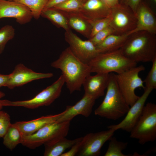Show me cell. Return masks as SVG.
<instances>
[{
	"label": "cell",
	"instance_id": "30",
	"mask_svg": "<svg viewBox=\"0 0 156 156\" xmlns=\"http://www.w3.org/2000/svg\"><path fill=\"white\" fill-rule=\"evenodd\" d=\"M115 34L113 29L110 26L99 31L89 40L96 46L103 42L109 36Z\"/></svg>",
	"mask_w": 156,
	"mask_h": 156
},
{
	"label": "cell",
	"instance_id": "25",
	"mask_svg": "<svg viewBox=\"0 0 156 156\" xmlns=\"http://www.w3.org/2000/svg\"><path fill=\"white\" fill-rule=\"evenodd\" d=\"M21 4L30 11L33 17L38 19L49 0H9Z\"/></svg>",
	"mask_w": 156,
	"mask_h": 156
},
{
	"label": "cell",
	"instance_id": "39",
	"mask_svg": "<svg viewBox=\"0 0 156 156\" xmlns=\"http://www.w3.org/2000/svg\"><path fill=\"white\" fill-rule=\"evenodd\" d=\"M152 4L155 5L156 3V0H150Z\"/></svg>",
	"mask_w": 156,
	"mask_h": 156
},
{
	"label": "cell",
	"instance_id": "32",
	"mask_svg": "<svg viewBox=\"0 0 156 156\" xmlns=\"http://www.w3.org/2000/svg\"><path fill=\"white\" fill-rule=\"evenodd\" d=\"M9 115L0 110V138H3L12 123Z\"/></svg>",
	"mask_w": 156,
	"mask_h": 156
},
{
	"label": "cell",
	"instance_id": "18",
	"mask_svg": "<svg viewBox=\"0 0 156 156\" xmlns=\"http://www.w3.org/2000/svg\"><path fill=\"white\" fill-rule=\"evenodd\" d=\"M111 11L104 0H86L79 12L93 23L109 16Z\"/></svg>",
	"mask_w": 156,
	"mask_h": 156
},
{
	"label": "cell",
	"instance_id": "7",
	"mask_svg": "<svg viewBox=\"0 0 156 156\" xmlns=\"http://www.w3.org/2000/svg\"><path fill=\"white\" fill-rule=\"evenodd\" d=\"M145 70L142 65L136 66L120 73L115 74L119 88L130 107L139 97L135 93V89L139 88L145 89L144 81L139 76V73Z\"/></svg>",
	"mask_w": 156,
	"mask_h": 156
},
{
	"label": "cell",
	"instance_id": "2",
	"mask_svg": "<svg viewBox=\"0 0 156 156\" xmlns=\"http://www.w3.org/2000/svg\"><path fill=\"white\" fill-rule=\"evenodd\" d=\"M126 57L137 63L152 62L156 57V35L145 31L134 32L119 49Z\"/></svg>",
	"mask_w": 156,
	"mask_h": 156
},
{
	"label": "cell",
	"instance_id": "28",
	"mask_svg": "<svg viewBox=\"0 0 156 156\" xmlns=\"http://www.w3.org/2000/svg\"><path fill=\"white\" fill-rule=\"evenodd\" d=\"M83 2L81 0H66L53 8L66 12H78L81 9Z\"/></svg>",
	"mask_w": 156,
	"mask_h": 156
},
{
	"label": "cell",
	"instance_id": "22",
	"mask_svg": "<svg viewBox=\"0 0 156 156\" xmlns=\"http://www.w3.org/2000/svg\"><path fill=\"white\" fill-rule=\"evenodd\" d=\"M78 138L70 140L64 137L52 144L44 145L45 150L44 155L61 156L66 150L70 148Z\"/></svg>",
	"mask_w": 156,
	"mask_h": 156
},
{
	"label": "cell",
	"instance_id": "6",
	"mask_svg": "<svg viewBox=\"0 0 156 156\" xmlns=\"http://www.w3.org/2000/svg\"><path fill=\"white\" fill-rule=\"evenodd\" d=\"M130 137L144 144L156 139V105L151 102L145 105L141 116L131 132Z\"/></svg>",
	"mask_w": 156,
	"mask_h": 156
},
{
	"label": "cell",
	"instance_id": "31",
	"mask_svg": "<svg viewBox=\"0 0 156 156\" xmlns=\"http://www.w3.org/2000/svg\"><path fill=\"white\" fill-rule=\"evenodd\" d=\"M110 22V14L106 17L93 21L92 23L90 38L99 31L109 26Z\"/></svg>",
	"mask_w": 156,
	"mask_h": 156
},
{
	"label": "cell",
	"instance_id": "14",
	"mask_svg": "<svg viewBox=\"0 0 156 156\" xmlns=\"http://www.w3.org/2000/svg\"><path fill=\"white\" fill-rule=\"evenodd\" d=\"M3 18H15L17 22L23 25L33 17L30 10L24 5L13 1L0 0V19Z\"/></svg>",
	"mask_w": 156,
	"mask_h": 156
},
{
	"label": "cell",
	"instance_id": "13",
	"mask_svg": "<svg viewBox=\"0 0 156 156\" xmlns=\"http://www.w3.org/2000/svg\"><path fill=\"white\" fill-rule=\"evenodd\" d=\"M9 75L5 87L11 89L36 80L51 78L53 76L52 73L35 72L22 64L17 65L12 73Z\"/></svg>",
	"mask_w": 156,
	"mask_h": 156
},
{
	"label": "cell",
	"instance_id": "26",
	"mask_svg": "<svg viewBox=\"0 0 156 156\" xmlns=\"http://www.w3.org/2000/svg\"><path fill=\"white\" fill-rule=\"evenodd\" d=\"M109 140L107 149L105 156H128L122 153V151L125 149L128 143L118 141L115 137L112 136Z\"/></svg>",
	"mask_w": 156,
	"mask_h": 156
},
{
	"label": "cell",
	"instance_id": "29",
	"mask_svg": "<svg viewBox=\"0 0 156 156\" xmlns=\"http://www.w3.org/2000/svg\"><path fill=\"white\" fill-rule=\"evenodd\" d=\"M151 69L144 81L145 88H156V57L152 61Z\"/></svg>",
	"mask_w": 156,
	"mask_h": 156
},
{
	"label": "cell",
	"instance_id": "24",
	"mask_svg": "<svg viewBox=\"0 0 156 156\" xmlns=\"http://www.w3.org/2000/svg\"><path fill=\"white\" fill-rule=\"evenodd\" d=\"M23 135L15 123L11 124L3 138V144L10 150L14 149L21 144Z\"/></svg>",
	"mask_w": 156,
	"mask_h": 156
},
{
	"label": "cell",
	"instance_id": "35",
	"mask_svg": "<svg viewBox=\"0 0 156 156\" xmlns=\"http://www.w3.org/2000/svg\"><path fill=\"white\" fill-rule=\"evenodd\" d=\"M66 0H49L44 8H53L62 3Z\"/></svg>",
	"mask_w": 156,
	"mask_h": 156
},
{
	"label": "cell",
	"instance_id": "10",
	"mask_svg": "<svg viewBox=\"0 0 156 156\" xmlns=\"http://www.w3.org/2000/svg\"><path fill=\"white\" fill-rule=\"evenodd\" d=\"M64 36L72 53L85 63L88 64L99 53L96 46L89 40H82L70 29L65 31Z\"/></svg>",
	"mask_w": 156,
	"mask_h": 156
},
{
	"label": "cell",
	"instance_id": "4",
	"mask_svg": "<svg viewBox=\"0 0 156 156\" xmlns=\"http://www.w3.org/2000/svg\"><path fill=\"white\" fill-rule=\"evenodd\" d=\"M70 122L56 121L48 124L31 134L23 135L21 144L34 149L43 144H52L66 137L68 132Z\"/></svg>",
	"mask_w": 156,
	"mask_h": 156
},
{
	"label": "cell",
	"instance_id": "37",
	"mask_svg": "<svg viewBox=\"0 0 156 156\" xmlns=\"http://www.w3.org/2000/svg\"><path fill=\"white\" fill-rule=\"evenodd\" d=\"M104 1L111 8L119 4V0H104Z\"/></svg>",
	"mask_w": 156,
	"mask_h": 156
},
{
	"label": "cell",
	"instance_id": "11",
	"mask_svg": "<svg viewBox=\"0 0 156 156\" xmlns=\"http://www.w3.org/2000/svg\"><path fill=\"white\" fill-rule=\"evenodd\" d=\"M116 131L108 130L94 133H90L82 137L79 151L77 155L98 156L104 144L112 136Z\"/></svg>",
	"mask_w": 156,
	"mask_h": 156
},
{
	"label": "cell",
	"instance_id": "38",
	"mask_svg": "<svg viewBox=\"0 0 156 156\" xmlns=\"http://www.w3.org/2000/svg\"><path fill=\"white\" fill-rule=\"evenodd\" d=\"M5 96V94L3 92L0 91V110H1L4 107L3 100H1V99Z\"/></svg>",
	"mask_w": 156,
	"mask_h": 156
},
{
	"label": "cell",
	"instance_id": "20",
	"mask_svg": "<svg viewBox=\"0 0 156 156\" xmlns=\"http://www.w3.org/2000/svg\"><path fill=\"white\" fill-rule=\"evenodd\" d=\"M62 112L55 115L43 116L28 121H18L15 123L21 131L23 135L31 134L47 125L57 121Z\"/></svg>",
	"mask_w": 156,
	"mask_h": 156
},
{
	"label": "cell",
	"instance_id": "3",
	"mask_svg": "<svg viewBox=\"0 0 156 156\" xmlns=\"http://www.w3.org/2000/svg\"><path fill=\"white\" fill-rule=\"evenodd\" d=\"M105 97L100 105L95 109L96 115L107 119L116 120L126 115L130 107L121 92L115 76L109 73V81Z\"/></svg>",
	"mask_w": 156,
	"mask_h": 156
},
{
	"label": "cell",
	"instance_id": "12",
	"mask_svg": "<svg viewBox=\"0 0 156 156\" xmlns=\"http://www.w3.org/2000/svg\"><path fill=\"white\" fill-rule=\"evenodd\" d=\"M153 90L151 88H145L142 94L130 107L123 119L117 124L109 126L108 128L116 131L121 129L130 132L139 119L146 102Z\"/></svg>",
	"mask_w": 156,
	"mask_h": 156
},
{
	"label": "cell",
	"instance_id": "36",
	"mask_svg": "<svg viewBox=\"0 0 156 156\" xmlns=\"http://www.w3.org/2000/svg\"><path fill=\"white\" fill-rule=\"evenodd\" d=\"M9 77V75H3L0 74V88L5 87Z\"/></svg>",
	"mask_w": 156,
	"mask_h": 156
},
{
	"label": "cell",
	"instance_id": "9",
	"mask_svg": "<svg viewBox=\"0 0 156 156\" xmlns=\"http://www.w3.org/2000/svg\"><path fill=\"white\" fill-rule=\"evenodd\" d=\"M109 26L115 34L121 35L134 31L137 26L136 15L129 7L119 3L111 8Z\"/></svg>",
	"mask_w": 156,
	"mask_h": 156
},
{
	"label": "cell",
	"instance_id": "8",
	"mask_svg": "<svg viewBox=\"0 0 156 156\" xmlns=\"http://www.w3.org/2000/svg\"><path fill=\"white\" fill-rule=\"evenodd\" d=\"M64 83L63 77L61 75L53 84L39 92L33 98L27 100L17 101L5 99L4 106L22 107L34 109L40 107L49 105L60 96Z\"/></svg>",
	"mask_w": 156,
	"mask_h": 156
},
{
	"label": "cell",
	"instance_id": "23",
	"mask_svg": "<svg viewBox=\"0 0 156 156\" xmlns=\"http://www.w3.org/2000/svg\"><path fill=\"white\" fill-rule=\"evenodd\" d=\"M41 16L48 19L57 27L62 28L65 31L70 29L65 16L59 10L53 7L44 8Z\"/></svg>",
	"mask_w": 156,
	"mask_h": 156
},
{
	"label": "cell",
	"instance_id": "27",
	"mask_svg": "<svg viewBox=\"0 0 156 156\" xmlns=\"http://www.w3.org/2000/svg\"><path fill=\"white\" fill-rule=\"evenodd\" d=\"M15 31L14 28L9 25H6L0 29V54L3 52L8 42L14 38Z\"/></svg>",
	"mask_w": 156,
	"mask_h": 156
},
{
	"label": "cell",
	"instance_id": "33",
	"mask_svg": "<svg viewBox=\"0 0 156 156\" xmlns=\"http://www.w3.org/2000/svg\"><path fill=\"white\" fill-rule=\"evenodd\" d=\"M82 137L79 138L77 141L67 152H64L61 156H74L77 155L79 149Z\"/></svg>",
	"mask_w": 156,
	"mask_h": 156
},
{
	"label": "cell",
	"instance_id": "21",
	"mask_svg": "<svg viewBox=\"0 0 156 156\" xmlns=\"http://www.w3.org/2000/svg\"><path fill=\"white\" fill-rule=\"evenodd\" d=\"M133 32V31H132L121 35L114 34L110 35L101 43L96 46V49L99 53L119 49L129 36Z\"/></svg>",
	"mask_w": 156,
	"mask_h": 156
},
{
	"label": "cell",
	"instance_id": "1",
	"mask_svg": "<svg viewBox=\"0 0 156 156\" xmlns=\"http://www.w3.org/2000/svg\"><path fill=\"white\" fill-rule=\"evenodd\" d=\"M51 65L61 71L65 83L70 94L80 91L85 79L91 73L89 65L78 59L69 47L62 52Z\"/></svg>",
	"mask_w": 156,
	"mask_h": 156
},
{
	"label": "cell",
	"instance_id": "15",
	"mask_svg": "<svg viewBox=\"0 0 156 156\" xmlns=\"http://www.w3.org/2000/svg\"><path fill=\"white\" fill-rule=\"evenodd\" d=\"M137 26L134 32L145 31L156 34V18L155 14L148 3L142 0L135 12Z\"/></svg>",
	"mask_w": 156,
	"mask_h": 156
},
{
	"label": "cell",
	"instance_id": "19",
	"mask_svg": "<svg viewBox=\"0 0 156 156\" xmlns=\"http://www.w3.org/2000/svg\"><path fill=\"white\" fill-rule=\"evenodd\" d=\"M59 10L66 18L70 28L74 29L88 39L90 38L92 22L79 12H66Z\"/></svg>",
	"mask_w": 156,
	"mask_h": 156
},
{
	"label": "cell",
	"instance_id": "5",
	"mask_svg": "<svg viewBox=\"0 0 156 156\" xmlns=\"http://www.w3.org/2000/svg\"><path fill=\"white\" fill-rule=\"evenodd\" d=\"M125 56L119 49L99 53L88 63L91 73H120L137 66Z\"/></svg>",
	"mask_w": 156,
	"mask_h": 156
},
{
	"label": "cell",
	"instance_id": "40",
	"mask_svg": "<svg viewBox=\"0 0 156 156\" xmlns=\"http://www.w3.org/2000/svg\"><path fill=\"white\" fill-rule=\"evenodd\" d=\"M81 1H82L83 2L86 0H81Z\"/></svg>",
	"mask_w": 156,
	"mask_h": 156
},
{
	"label": "cell",
	"instance_id": "16",
	"mask_svg": "<svg viewBox=\"0 0 156 156\" xmlns=\"http://www.w3.org/2000/svg\"><path fill=\"white\" fill-rule=\"evenodd\" d=\"M95 100L84 94L82 98L74 105L67 106L57 121H70L75 116L79 115L86 117H89L92 113Z\"/></svg>",
	"mask_w": 156,
	"mask_h": 156
},
{
	"label": "cell",
	"instance_id": "34",
	"mask_svg": "<svg viewBox=\"0 0 156 156\" xmlns=\"http://www.w3.org/2000/svg\"><path fill=\"white\" fill-rule=\"evenodd\" d=\"M142 0H119V3L129 7L135 15L137 8Z\"/></svg>",
	"mask_w": 156,
	"mask_h": 156
},
{
	"label": "cell",
	"instance_id": "17",
	"mask_svg": "<svg viewBox=\"0 0 156 156\" xmlns=\"http://www.w3.org/2000/svg\"><path fill=\"white\" fill-rule=\"evenodd\" d=\"M109 73H97L94 75H90L85 79L82 86L84 94L95 100L105 94L108 86Z\"/></svg>",
	"mask_w": 156,
	"mask_h": 156
}]
</instances>
